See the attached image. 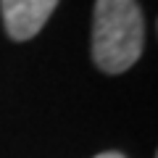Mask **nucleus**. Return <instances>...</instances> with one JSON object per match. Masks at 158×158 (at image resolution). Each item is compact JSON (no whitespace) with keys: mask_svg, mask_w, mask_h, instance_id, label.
Here are the masks:
<instances>
[{"mask_svg":"<svg viewBox=\"0 0 158 158\" xmlns=\"http://www.w3.org/2000/svg\"><path fill=\"white\" fill-rule=\"evenodd\" d=\"M58 0H0V16L8 37L16 42L32 40L48 24Z\"/></svg>","mask_w":158,"mask_h":158,"instance_id":"obj_2","label":"nucleus"},{"mask_svg":"<svg viewBox=\"0 0 158 158\" xmlns=\"http://www.w3.org/2000/svg\"><path fill=\"white\" fill-rule=\"evenodd\" d=\"M95 158H127V156H121V153H113V150H108V153H100V156H95Z\"/></svg>","mask_w":158,"mask_h":158,"instance_id":"obj_3","label":"nucleus"},{"mask_svg":"<svg viewBox=\"0 0 158 158\" xmlns=\"http://www.w3.org/2000/svg\"><path fill=\"white\" fill-rule=\"evenodd\" d=\"M145 45V21L137 0H98L92 11V61L106 74L137 63Z\"/></svg>","mask_w":158,"mask_h":158,"instance_id":"obj_1","label":"nucleus"}]
</instances>
